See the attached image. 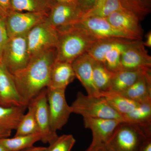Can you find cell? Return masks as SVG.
<instances>
[{"label":"cell","mask_w":151,"mask_h":151,"mask_svg":"<svg viewBox=\"0 0 151 151\" xmlns=\"http://www.w3.org/2000/svg\"><path fill=\"white\" fill-rule=\"evenodd\" d=\"M55 0H10L12 12L41 13L48 14Z\"/></svg>","instance_id":"cell-21"},{"label":"cell","mask_w":151,"mask_h":151,"mask_svg":"<svg viewBox=\"0 0 151 151\" xmlns=\"http://www.w3.org/2000/svg\"><path fill=\"white\" fill-rule=\"evenodd\" d=\"M139 151H151V137L146 138L143 141Z\"/></svg>","instance_id":"cell-33"},{"label":"cell","mask_w":151,"mask_h":151,"mask_svg":"<svg viewBox=\"0 0 151 151\" xmlns=\"http://www.w3.org/2000/svg\"><path fill=\"white\" fill-rule=\"evenodd\" d=\"M119 94L139 103L151 101V69L141 76L132 86Z\"/></svg>","instance_id":"cell-18"},{"label":"cell","mask_w":151,"mask_h":151,"mask_svg":"<svg viewBox=\"0 0 151 151\" xmlns=\"http://www.w3.org/2000/svg\"><path fill=\"white\" fill-rule=\"evenodd\" d=\"M70 25L81 28L99 40L113 38L134 40L114 27L106 18H84Z\"/></svg>","instance_id":"cell-9"},{"label":"cell","mask_w":151,"mask_h":151,"mask_svg":"<svg viewBox=\"0 0 151 151\" xmlns=\"http://www.w3.org/2000/svg\"><path fill=\"white\" fill-rule=\"evenodd\" d=\"M151 137V126L122 122L104 145L107 151H139L143 141Z\"/></svg>","instance_id":"cell-3"},{"label":"cell","mask_w":151,"mask_h":151,"mask_svg":"<svg viewBox=\"0 0 151 151\" xmlns=\"http://www.w3.org/2000/svg\"><path fill=\"white\" fill-rule=\"evenodd\" d=\"M114 73L108 70L103 63L94 60L93 67V81L94 85L100 93L111 90V83Z\"/></svg>","instance_id":"cell-26"},{"label":"cell","mask_w":151,"mask_h":151,"mask_svg":"<svg viewBox=\"0 0 151 151\" xmlns=\"http://www.w3.org/2000/svg\"><path fill=\"white\" fill-rule=\"evenodd\" d=\"M97 0H78V5L84 13L92 7Z\"/></svg>","instance_id":"cell-32"},{"label":"cell","mask_w":151,"mask_h":151,"mask_svg":"<svg viewBox=\"0 0 151 151\" xmlns=\"http://www.w3.org/2000/svg\"><path fill=\"white\" fill-rule=\"evenodd\" d=\"M27 35L9 38L3 52L1 62L11 74L23 69L31 59Z\"/></svg>","instance_id":"cell-5"},{"label":"cell","mask_w":151,"mask_h":151,"mask_svg":"<svg viewBox=\"0 0 151 151\" xmlns=\"http://www.w3.org/2000/svg\"><path fill=\"white\" fill-rule=\"evenodd\" d=\"M12 131L0 128V139L9 137L12 134Z\"/></svg>","instance_id":"cell-36"},{"label":"cell","mask_w":151,"mask_h":151,"mask_svg":"<svg viewBox=\"0 0 151 151\" xmlns=\"http://www.w3.org/2000/svg\"><path fill=\"white\" fill-rule=\"evenodd\" d=\"M76 76L71 63L55 61L50 73L47 87L53 89H65Z\"/></svg>","instance_id":"cell-17"},{"label":"cell","mask_w":151,"mask_h":151,"mask_svg":"<svg viewBox=\"0 0 151 151\" xmlns=\"http://www.w3.org/2000/svg\"><path fill=\"white\" fill-rule=\"evenodd\" d=\"M142 40H138L126 49L121 55V70L151 68V57Z\"/></svg>","instance_id":"cell-12"},{"label":"cell","mask_w":151,"mask_h":151,"mask_svg":"<svg viewBox=\"0 0 151 151\" xmlns=\"http://www.w3.org/2000/svg\"><path fill=\"white\" fill-rule=\"evenodd\" d=\"M139 40L121 38L108 50L104 57V65L108 70L116 73L121 70V58L123 52Z\"/></svg>","instance_id":"cell-19"},{"label":"cell","mask_w":151,"mask_h":151,"mask_svg":"<svg viewBox=\"0 0 151 151\" xmlns=\"http://www.w3.org/2000/svg\"><path fill=\"white\" fill-rule=\"evenodd\" d=\"M65 89L47 87L50 127L53 132L60 130L67 124L72 110L65 96Z\"/></svg>","instance_id":"cell-7"},{"label":"cell","mask_w":151,"mask_h":151,"mask_svg":"<svg viewBox=\"0 0 151 151\" xmlns=\"http://www.w3.org/2000/svg\"><path fill=\"white\" fill-rule=\"evenodd\" d=\"M57 2L79 6L78 0H55Z\"/></svg>","instance_id":"cell-37"},{"label":"cell","mask_w":151,"mask_h":151,"mask_svg":"<svg viewBox=\"0 0 151 151\" xmlns=\"http://www.w3.org/2000/svg\"><path fill=\"white\" fill-rule=\"evenodd\" d=\"M19 151H48V148L34 147L33 145Z\"/></svg>","instance_id":"cell-34"},{"label":"cell","mask_w":151,"mask_h":151,"mask_svg":"<svg viewBox=\"0 0 151 151\" xmlns=\"http://www.w3.org/2000/svg\"><path fill=\"white\" fill-rule=\"evenodd\" d=\"M84 14L79 6L56 2L50 11L46 20L57 29L74 24L82 18Z\"/></svg>","instance_id":"cell-13"},{"label":"cell","mask_w":151,"mask_h":151,"mask_svg":"<svg viewBox=\"0 0 151 151\" xmlns=\"http://www.w3.org/2000/svg\"><path fill=\"white\" fill-rule=\"evenodd\" d=\"M58 32L45 20L32 28L27 35L28 49L31 58L42 52L56 47Z\"/></svg>","instance_id":"cell-6"},{"label":"cell","mask_w":151,"mask_h":151,"mask_svg":"<svg viewBox=\"0 0 151 151\" xmlns=\"http://www.w3.org/2000/svg\"><path fill=\"white\" fill-rule=\"evenodd\" d=\"M9 40L6 19L0 17V61L1 62L2 55Z\"/></svg>","instance_id":"cell-30"},{"label":"cell","mask_w":151,"mask_h":151,"mask_svg":"<svg viewBox=\"0 0 151 151\" xmlns=\"http://www.w3.org/2000/svg\"><path fill=\"white\" fill-rule=\"evenodd\" d=\"M0 63H1V61H0Z\"/></svg>","instance_id":"cell-41"},{"label":"cell","mask_w":151,"mask_h":151,"mask_svg":"<svg viewBox=\"0 0 151 151\" xmlns=\"http://www.w3.org/2000/svg\"><path fill=\"white\" fill-rule=\"evenodd\" d=\"M84 126L92 132L90 146L105 145L113 135L122 120L100 118H83Z\"/></svg>","instance_id":"cell-14"},{"label":"cell","mask_w":151,"mask_h":151,"mask_svg":"<svg viewBox=\"0 0 151 151\" xmlns=\"http://www.w3.org/2000/svg\"><path fill=\"white\" fill-rule=\"evenodd\" d=\"M56 58V47L47 50L31 58L23 69L12 74L18 92L27 105L48 86L50 70Z\"/></svg>","instance_id":"cell-1"},{"label":"cell","mask_w":151,"mask_h":151,"mask_svg":"<svg viewBox=\"0 0 151 151\" xmlns=\"http://www.w3.org/2000/svg\"><path fill=\"white\" fill-rule=\"evenodd\" d=\"M58 41L56 47L55 61L71 63L84 53L98 41L81 28L69 25L56 29Z\"/></svg>","instance_id":"cell-2"},{"label":"cell","mask_w":151,"mask_h":151,"mask_svg":"<svg viewBox=\"0 0 151 151\" xmlns=\"http://www.w3.org/2000/svg\"><path fill=\"white\" fill-rule=\"evenodd\" d=\"M75 142L73 135H62L50 143L48 151H70Z\"/></svg>","instance_id":"cell-29"},{"label":"cell","mask_w":151,"mask_h":151,"mask_svg":"<svg viewBox=\"0 0 151 151\" xmlns=\"http://www.w3.org/2000/svg\"><path fill=\"white\" fill-rule=\"evenodd\" d=\"M29 103L34 107L35 118L41 137V141L45 144H50L58 136L50 127L47 88L42 89Z\"/></svg>","instance_id":"cell-10"},{"label":"cell","mask_w":151,"mask_h":151,"mask_svg":"<svg viewBox=\"0 0 151 151\" xmlns=\"http://www.w3.org/2000/svg\"><path fill=\"white\" fill-rule=\"evenodd\" d=\"M0 151H9L6 150L3 147L1 146L0 145Z\"/></svg>","instance_id":"cell-39"},{"label":"cell","mask_w":151,"mask_h":151,"mask_svg":"<svg viewBox=\"0 0 151 151\" xmlns=\"http://www.w3.org/2000/svg\"><path fill=\"white\" fill-rule=\"evenodd\" d=\"M27 108L0 105V128L12 131L16 130Z\"/></svg>","instance_id":"cell-22"},{"label":"cell","mask_w":151,"mask_h":151,"mask_svg":"<svg viewBox=\"0 0 151 151\" xmlns=\"http://www.w3.org/2000/svg\"><path fill=\"white\" fill-rule=\"evenodd\" d=\"M124 122L144 127L151 126V101L140 103L130 113L123 116Z\"/></svg>","instance_id":"cell-25"},{"label":"cell","mask_w":151,"mask_h":151,"mask_svg":"<svg viewBox=\"0 0 151 151\" xmlns=\"http://www.w3.org/2000/svg\"><path fill=\"white\" fill-rule=\"evenodd\" d=\"M47 15L41 13L12 12L6 19L9 38L27 34L37 24L45 21Z\"/></svg>","instance_id":"cell-8"},{"label":"cell","mask_w":151,"mask_h":151,"mask_svg":"<svg viewBox=\"0 0 151 151\" xmlns=\"http://www.w3.org/2000/svg\"><path fill=\"white\" fill-rule=\"evenodd\" d=\"M145 46L151 47V31L149 32L146 35V40L144 42Z\"/></svg>","instance_id":"cell-38"},{"label":"cell","mask_w":151,"mask_h":151,"mask_svg":"<svg viewBox=\"0 0 151 151\" xmlns=\"http://www.w3.org/2000/svg\"><path fill=\"white\" fill-rule=\"evenodd\" d=\"M27 113L23 117L17 128L15 137L27 136L40 134L39 130L35 118V108L32 103H29L27 106Z\"/></svg>","instance_id":"cell-28"},{"label":"cell","mask_w":151,"mask_h":151,"mask_svg":"<svg viewBox=\"0 0 151 151\" xmlns=\"http://www.w3.org/2000/svg\"><path fill=\"white\" fill-rule=\"evenodd\" d=\"M41 138L40 134L2 138L0 139V145L9 151H19L33 145L36 142L41 141Z\"/></svg>","instance_id":"cell-27"},{"label":"cell","mask_w":151,"mask_h":151,"mask_svg":"<svg viewBox=\"0 0 151 151\" xmlns=\"http://www.w3.org/2000/svg\"><path fill=\"white\" fill-rule=\"evenodd\" d=\"M0 105H1V106H4V104H3L2 102L1 99H0Z\"/></svg>","instance_id":"cell-40"},{"label":"cell","mask_w":151,"mask_h":151,"mask_svg":"<svg viewBox=\"0 0 151 151\" xmlns=\"http://www.w3.org/2000/svg\"><path fill=\"white\" fill-rule=\"evenodd\" d=\"M70 107L72 113L81 115L83 118L114 119L124 121L122 115L113 109L102 96L86 95L78 92Z\"/></svg>","instance_id":"cell-4"},{"label":"cell","mask_w":151,"mask_h":151,"mask_svg":"<svg viewBox=\"0 0 151 151\" xmlns=\"http://www.w3.org/2000/svg\"><path fill=\"white\" fill-rule=\"evenodd\" d=\"M85 151H107L105 149L104 145L89 146L88 149Z\"/></svg>","instance_id":"cell-35"},{"label":"cell","mask_w":151,"mask_h":151,"mask_svg":"<svg viewBox=\"0 0 151 151\" xmlns=\"http://www.w3.org/2000/svg\"><path fill=\"white\" fill-rule=\"evenodd\" d=\"M0 99L5 107H27L17 90L12 74L2 63H0Z\"/></svg>","instance_id":"cell-16"},{"label":"cell","mask_w":151,"mask_h":151,"mask_svg":"<svg viewBox=\"0 0 151 151\" xmlns=\"http://www.w3.org/2000/svg\"><path fill=\"white\" fill-rule=\"evenodd\" d=\"M151 68L134 70H121L114 73L112 79L111 92L121 93L132 86L141 76Z\"/></svg>","instance_id":"cell-20"},{"label":"cell","mask_w":151,"mask_h":151,"mask_svg":"<svg viewBox=\"0 0 151 151\" xmlns=\"http://www.w3.org/2000/svg\"><path fill=\"white\" fill-rule=\"evenodd\" d=\"M121 9L122 8L120 0H97L92 7L84 13L82 18H107L115 11Z\"/></svg>","instance_id":"cell-24"},{"label":"cell","mask_w":151,"mask_h":151,"mask_svg":"<svg viewBox=\"0 0 151 151\" xmlns=\"http://www.w3.org/2000/svg\"><path fill=\"white\" fill-rule=\"evenodd\" d=\"M12 12L10 0H0V17L6 19Z\"/></svg>","instance_id":"cell-31"},{"label":"cell","mask_w":151,"mask_h":151,"mask_svg":"<svg viewBox=\"0 0 151 151\" xmlns=\"http://www.w3.org/2000/svg\"><path fill=\"white\" fill-rule=\"evenodd\" d=\"M94 59L87 53L74 60L71 64L76 78L81 82L87 95L100 96V92L94 85L93 78Z\"/></svg>","instance_id":"cell-15"},{"label":"cell","mask_w":151,"mask_h":151,"mask_svg":"<svg viewBox=\"0 0 151 151\" xmlns=\"http://www.w3.org/2000/svg\"><path fill=\"white\" fill-rule=\"evenodd\" d=\"M100 94L105 98L111 107L122 117L132 112L140 104L121 94L111 91L101 92Z\"/></svg>","instance_id":"cell-23"},{"label":"cell","mask_w":151,"mask_h":151,"mask_svg":"<svg viewBox=\"0 0 151 151\" xmlns=\"http://www.w3.org/2000/svg\"><path fill=\"white\" fill-rule=\"evenodd\" d=\"M116 29L134 40H142L143 30L138 17L133 12L125 9L115 11L106 18Z\"/></svg>","instance_id":"cell-11"}]
</instances>
